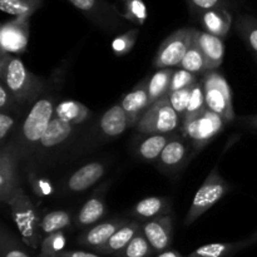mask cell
<instances>
[{
    "mask_svg": "<svg viewBox=\"0 0 257 257\" xmlns=\"http://www.w3.org/2000/svg\"><path fill=\"white\" fill-rule=\"evenodd\" d=\"M0 83L5 85L19 104L37 99L43 90L40 78L33 74L19 58L9 53H2Z\"/></svg>",
    "mask_w": 257,
    "mask_h": 257,
    "instance_id": "1",
    "label": "cell"
},
{
    "mask_svg": "<svg viewBox=\"0 0 257 257\" xmlns=\"http://www.w3.org/2000/svg\"><path fill=\"white\" fill-rule=\"evenodd\" d=\"M54 113L55 105L52 97L40 98L34 103L19 128L20 138L17 145H14L19 156L22 153H29L35 146L39 145L48 125L54 118Z\"/></svg>",
    "mask_w": 257,
    "mask_h": 257,
    "instance_id": "2",
    "label": "cell"
},
{
    "mask_svg": "<svg viewBox=\"0 0 257 257\" xmlns=\"http://www.w3.org/2000/svg\"><path fill=\"white\" fill-rule=\"evenodd\" d=\"M8 206L10 207L13 220L22 236V241L27 246L37 250L44 238L40 230L42 218L39 211L37 210L32 200L25 195L23 188L13 196Z\"/></svg>",
    "mask_w": 257,
    "mask_h": 257,
    "instance_id": "3",
    "label": "cell"
},
{
    "mask_svg": "<svg viewBox=\"0 0 257 257\" xmlns=\"http://www.w3.org/2000/svg\"><path fill=\"white\" fill-rule=\"evenodd\" d=\"M207 109L217 113L225 123L235 119L232 93L227 80L217 70H207L202 79Z\"/></svg>",
    "mask_w": 257,
    "mask_h": 257,
    "instance_id": "4",
    "label": "cell"
},
{
    "mask_svg": "<svg viewBox=\"0 0 257 257\" xmlns=\"http://www.w3.org/2000/svg\"><path fill=\"white\" fill-rule=\"evenodd\" d=\"M230 191L231 186L217 172V170L211 171L205 182L198 188L197 193H196L195 198L191 203V207L185 218V225H192L196 220H198V217L207 212L213 205H216L221 198L225 197Z\"/></svg>",
    "mask_w": 257,
    "mask_h": 257,
    "instance_id": "5",
    "label": "cell"
},
{
    "mask_svg": "<svg viewBox=\"0 0 257 257\" xmlns=\"http://www.w3.org/2000/svg\"><path fill=\"white\" fill-rule=\"evenodd\" d=\"M180 125V115L176 113L167 95L150 105L138 120L137 131L143 135H168Z\"/></svg>",
    "mask_w": 257,
    "mask_h": 257,
    "instance_id": "6",
    "label": "cell"
},
{
    "mask_svg": "<svg viewBox=\"0 0 257 257\" xmlns=\"http://www.w3.org/2000/svg\"><path fill=\"white\" fill-rule=\"evenodd\" d=\"M225 120L210 109L198 114L193 119L182 124L183 136L187 138L195 150H201L211 142L218 133L222 132Z\"/></svg>",
    "mask_w": 257,
    "mask_h": 257,
    "instance_id": "7",
    "label": "cell"
},
{
    "mask_svg": "<svg viewBox=\"0 0 257 257\" xmlns=\"http://www.w3.org/2000/svg\"><path fill=\"white\" fill-rule=\"evenodd\" d=\"M193 29L182 28L171 34L161 44L155 59V67L157 69L178 67L187 52L192 40Z\"/></svg>",
    "mask_w": 257,
    "mask_h": 257,
    "instance_id": "8",
    "label": "cell"
},
{
    "mask_svg": "<svg viewBox=\"0 0 257 257\" xmlns=\"http://www.w3.org/2000/svg\"><path fill=\"white\" fill-rule=\"evenodd\" d=\"M19 157L14 143L3 146L0 155V201L7 205L22 188L17 170Z\"/></svg>",
    "mask_w": 257,
    "mask_h": 257,
    "instance_id": "9",
    "label": "cell"
},
{
    "mask_svg": "<svg viewBox=\"0 0 257 257\" xmlns=\"http://www.w3.org/2000/svg\"><path fill=\"white\" fill-rule=\"evenodd\" d=\"M29 38V24L28 18H17L14 22L3 25L0 32L2 53L20 54L24 53Z\"/></svg>",
    "mask_w": 257,
    "mask_h": 257,
    "instance_id": "10",
    "label": "cell"
},
{
    "mask_svg": "<svg viewBox=\"0 0 257 257\" xmlns=\"http://www.w3.org/2000/svg\"><path fill=\"white\" fill-rule=\"evenodd\" d=\"M142 231L155 252H165L172 242V218L167 215L147 221L142 225Z\"/></svg>",
    "mask_w": 257,
    "mask_h": 257,
    "instance_id": "11",
    "label": "cell"
},
{
    "mask_svg": "<svg viewBox=\"0 0 257 257\" xmlns=\"http://www.w3.org/2000/svg\"><path fill=\"white\" fill-rule=\"evenodd\" d=\"M196 42L200 45L206 59V70H216L221 67L225 57V44L222 39L207 32L193 30Z\"/></svg>",
    "mask_w": 257,
    "mask_h": 257,
    "instance_id": "12",
    "label": "cell"
},
{
    "mask_svg": "<svg viewBox=\"0 0 257 257\" xmlns=\"http://www.w3.org/2000/svg\"><path fill=\"white\" fill-rule=\"evenodd\" d=\"M127 221L118 220V221H108V222H102L97 226H93L89 230L85 231L79 238L78 243L82 246L89 247L97 252L100 247L105 245L109 241V238L119 230L122 226H124Z\"/></svg>",
    "mask_w": 257,
    "mask_h": 257,
    "instance_id": "13",
    "label": "cell"
},
{
    "mask_svg": "<svg viewBox=\"0 0 257 257\" xmlns=\"http://www.w3.org/2000/svg\"><path fill=\"white\" fill-rule=\"evenodd\" d=\"M120 105L127 113L130 125H137L143 113L150 108V95H148L147 83L137 85L132 92L123 97Z\"/></svg>",
    "mask_w": 257,
    "mask_h": 257,
    "instance_id": "14",
    "label": "cell"
},
{
    "mask_svg": "<svg viewBox=\"0 0 257 257\" xmlns=\"http://www.w3.org/2000/svg\"><path fill=\"white\" fill-rule=\"evenodd\" d=\"M104 166L99 162H90L75 171L68 180V188L73 192H82L92 187L104 175Z\"/></svg>",
    "mask_w": 257,
    "mask_h": 257,
    "instance_id": "15",
    "label": "cell"
},
{
    "mask_svg": "<svg viewBox=\"0 0 257 257\" xmlns=\"http://www.w3.org/2000/svg\"><path fill=\"white\" fill-rule=\"evenodd\" d=\"M172 203L166 197H147L133 207L132 213L138 221H151L167 216L171 212Z\"/></svg>",
    "mask_w": 257,
    "mask_h": 257,
    "instance_id": "16",
    "label": "cell"
},
{
    "mask_svg": "<svg viewBox=\"0 0 257 257\" xmlns=\"http://www.w3.org/2000/svg\"><path fill=\"white\" fill-rule=\"evenodd\" d=\"M141 228H142L141 221L135 220L131 221V222H127L124 226H122V227L109 238V241H108L103 247H100L97 252L100 253V255L117 256L118 253H120L125 247H127L128 243L132 241V238L135 237L136 233H137Z\"/></svg>",
    "mask_w": 257,
    "mask_h": 257,
    "instance_id": "17",
    "label": "cell"
},
{
    "mask_svg": "<svg viewBox=\"0 0 257 257\" xmlns=\"http://www.w3.org/2000/svg\"><path fill=\"white\" fill-rule=\"evenodd\" d=\"M100 130L108 137H118L125 132L130 125L127 113L120 104L113 105L100 118Z\"/></svg>",
    "mask_w": 257,
    "mask_h": 257,
    "instance_id": "18",
    "label": "cell"
},
{
    "mask_svg": "<svg viewBox=\"0 0 257 257\" xmlns=\"http://www.w3.org/2000/svg\"><path fill=\"white\" fill-rule=\"evenodd\" d=\"M105 213V203L104 197L100 195V192L93 195L87 202L83 205L80 211L78 212L75 223L78 227L84 228L88 226H92L97 223Z\"/></svg>",
    "mask_w": 257,
    "mask_h": 257,
    "instance_id": "19",
    "label": "cell"
},
{
    "mask_svg": "<svg viewBox=\"0 0 257 257\" xmlns=\"http://www.w3.org/2000/svg\"><path fill=\"white\" fill-rule=\"evenodd\" d=\"M74 131V125L64 122L60 118L55 117L52 119V122L48 125L47 131L43 135L39 145L42 148H53L57 146L62 145L69 138Z\"/></svg>",
    "mask_w": 257,
    "mask_h": 257,
    "instance_id": "20",
    "label": "cell"
},
{
    "mask_svg": "<svg viewBox=\"0 0 257 257\" xmlns=\"http://www.w3.org/2000/svg\"><path fill=\"white\" fill-rule=\"evenodd\" d=\"M89 114V109L83 103L77 102V100L65 99L55 105V117L60 118L62 120L72 125H77L85 122Z\"/></svg>",
    "mask_w": 257,
    "mask_h": 257,
    "instance_id": "21",
    "label": "cell"
},
{
    "mask_svg": "<svg viewBox=\"0 0 257 257\" xmlns=\"http://www.w3.org/2000/svg\"><path fill=\"white\" fill-rule=\"evenodd\" d=\"M187 158V147L185 142L177 138H172L158 158L160 165L166 170H178Z\"/></svg>",
    "mask_w": 257,
    "mask_h": 257,
    "instance_id": "22",
    "label": "cell"
},
{
    "mask_svg": "<svg viewBox=\"0 0 257 257\" xmlns=\"http://www.w3.org/2000/svg\"><path fill=\"white\" fill-rule=\"evenodd\" d=\"M175 69L166 68V69H158L155 74L151 77L150 82L147 83L148 95H150L151 105L165 98L170 93L171 80Z\"/></svg>",
    "mask_w": 257,
    "mask_h": 257,
    "instance_id": "23",
    "label": "cell"
},
{
    "mask_svg": "<svg viewBox=\"0 0 257 257\" xmlns=\"http://www.w3.org/2000/svg\"><path fill=\"white\" fill-rule=\"evenodd\" d=\"M202 20L206 32L218 38L226 37L231 28V17L225 10H208Z\"/></svg>",
    "mask_w": 257,
    "mask_h": 257,
    "instance_id": "24",
    "label": "cell"
},
{
    "mask_svg": "<svg viewBox=\"0 0 257 257\" xmlns=\"http://www.w3.org/2000/svg\"><path fill=\"white\" fill-rule=\"evenodd\" d=\"M245 247H247L245 240L228 243H208L191 252L188 257H228Z\"/></svg>",
    "mask_w": 257,
    "mask_h": 257,
    "instance_id": "25",
    "label": "cell"
},
{
    "mask_svg": "<svg viewBox=\"0 0 257 257\" xmlns=\"http://www.w3.org/2000/svg\"><path fill=\"white\" fill-rule=\"evenodd\" d=\"M172 140V137L168 135H152L146 138L140 146H138V155L143 161L147 162H153L158 160L162 155L163 150L168 142Z\"/></svg>",
    "mask_w": 257,
    "mask_h": 257,
    "instance_id": "26",
    "label": "cell"
},
{
    "mask_svg": "<svg viewBox=\"0 0 257 257\" xmlns=\"http://www.w3.org/2000/svg\"><path fill=\"white\" fill-rule=\"evenodd\" d=\"M177 68L188 70V72L193 73V74L196 75L200 74V73L202 72H207V70H206L205 55H203L198 43L196 42L195 35L193 34H192V40H191L190 47H188L182 62H181V64L178 65Z\"/></svg>",
    "mask_w": 257,
    "mask_h": 257,
    "instance_id": "27",
    "label": "cell"
},
{
    "mask_svg": "<svg viewBox=\"0 0 257 257\" xmlns=\"http://www.w3.org/2000/svg\"><path fill=\"white\" fill-rule=\"evenodd\" d=\"M70 223H72V217L67 211L48 212L44 217H42V223H40L43 237L65 230L69 227Z\"/></svg>",
    "mask_w": 257,
    "mask_h": 257,
    "instance_id": "28",
    "label": "cell"
},
{
    "mask_svg": "<svg viewBox=\"0 0 257 257\" xmlns=\"http://www.w3.org/2000/svg\"><path fill=\"white\" fill-rule=\"evenodd\" d=\"M206 109H207V105H206L205 90H203V84L202 80H201V82H197L192 87V92H191L190 99H188L187 109H186L185 115L182 118V124L197 117L198 114L203 113Z\"/></svg>",
    "mask_w": 257,
    "mask_h": 257,
    "instance_id": "29",
    "label": "cell"
},
{
    "mask_svg": "<svg viewBox=\"0 0 257 257\" xmlns=\"http://www.w3.org/2000/svg\"><path fill=\"white\" fill-rule=\"evenodd\" d=\"M40 3L42 0H0V9L18 18H29Z\"/></svg>",
    "mask_w": 257,
    "mask_h": 257,
    "instance_id": "30",
    "label": "cell"
},
{
    "mask_svg": "<svg viewBox=\"0 0 257 257\" xmlns=\"http://www.w3.org/2000/svg\"><path fill=\"white\" fill-rule=\"evenodd\" d=\"M153 253H155V250L150 245L142 228H141L132 238V241L128 243L127 247L114 257H151Z\"/></svg>",
    "mask_w": 257,
    "mask_h": 257,
    "instance_id": "31",
    "label": "cell"
},
{
    "mask_svg": "<svg viewBox=\"0 0 257 257\" xmlns=\"http://www.w3.org/2000/svg\"><path fill=\"white\" fill-rule=\"evenodd\" d=\"M65 245H67V237L63 231L45 236L40 245V253L38 257H58L65 251Z\"/></svg>",
    "mask_w": 257,
    "mask_h": 257,
    "instance_id": "32",
    "label": "cell"
},
{
    "mask_svg": "<svg viewBox=\"0 0 257 257\" xmlns=\"http://www.w3.org/2000/svg\"><path fill=\"white\" fill-rule=\"evenodd\" d=\"M0 256L2 257H30L29 253L20 246L17 238L8 232L5 227L0 233Z\"/></svg>",
    "mask_w": 257,
    "mask_h": 257,
    "instance_id": "33",
    "label": "cell"
},
{
    "mask_svg": "<svg viewBox=\"0 0 257 257\" xmlns=\"http://www.w3.org/2000/svg\"><path fill=\"white\" fill-rule=\"evenodd\" d=\"M197 82V75L188 72V70L177 68V69H175V72H173L172 80H171L170 93L190 88L192 87V85H195Z\"/></svg>",
    "mask_w": 257,
    "mask_h": 257,
    "instance_id": "34",
    "label": "cell"
},
{
    "mask_svg": "<svg viewBox=\"0 0 257 257\" xmlns=\"http://www.w3.org/2000/svg\"><path fill=\"white\" fill-rule=\"evenodd\" d=\"M192 87L186 88V89L176 90V92H171L167 94V98L168 100H170L171 105H172L173 109L176 110V113L180 115V118H183L186 109H187L188 99H190L191 92H192Z\"/></svg>",
    "mask_w": 257,
    "mask_h": 257,
    "instance_id": "35",
    "label": "cell"
},
{
    "mask_svg": "<svg viewBox=\"0 0 257 257\" xmlns=\"http://www.w3.org/2000/svg\"><path fill=\"white\" fill-rule=\"evenodd\" d=\"M138 32L137 30H131V32L125 33V34L117 37L112 43V49L115 55H124L132 50L133 45H135L136 39H137Z\"/></svg>",
    "mask_w": 257,
    "mask_h": 257,
    "instance_id": "36",
    "label": "cell"
},
{
    "mask_svg": "<svg viewBox=\"0 0 257 257\" xmlns=\"http://www.w3.org/2000/svg\"><path fill=\"white\" fill-rule=\"evenodd\" d=\"M29 185L38 197H48L54 193L52 181L37 175H29Z\"/></svg>",
    "mask_w": 257,
    "mask_h": 257,
    "instance_id": "37",
    "label": "cell"
},
{
    "mask_svg": "<svg viewBox=\"0 0 257 257\" xmlns=\"http://www.w3.org/2000/svg\"><path fill=\"white\" fill-rule=\"evenodd\" d=\"M123 15L138 24H143L147 18V10L142 0H127V12Z\"/></svg>",
    "mask_w": 257,
    "mask_h": 257,
    "instance_id": "38",
    "label": "cell"
},
{
    "mask_svg": "<svg viewBox=\"0 0 257 257\" xmlns=\"http://www.w3.org/2000/svg\"><path fill=\"white\" fill-rule=\"evenodd\" d=\"M17 104H19V103L14 99V97L10 94L5 85L0 83V109H2V112H10V110L14 109Z\"/></svg>",
    "mask_w": 257,
    "mask_h": 257,
    "instance_id": "39",
    "label": "cell"
},
{
    "mask_svg": "<svg viewBox=\"0 0 257 257\" xmlns=\"http://www.w3.org/2000/svg\"><path fill=\"white\" fill-rule=\"evenodd\" d=\"M14 122L15 119L10 115V113H0V141H2L3 146H4L5 140H7L8 135H9L13 125H14Z\"/></svg>",
    "mask_w": 257,
    "mask_h": 257,
    "instance_id": "40",
    "label": "cell"
},
{
    "mask_svg": "<svg viewBox=\"0 0 257 257\" xmlns=\"http://www.w3.org/2000/svg\"><path fill=\"white\" fill-rule=\"evenodd\" d=\"M243 35L251 49L257 53V25L253 23H247V25L243 27Z\"/></svg>",
    "mask_w": 257,
    "mask_h": 257,
    "instance_id": "41",
    "label": "cell"
},
{
    "mask_svg": "<svg viewBox=\"0 0 257 257\" xmlns=\"http://www.w3.org/2000/svg\"><path fill=\"white\" fill-rule=\"evenodd\" d=\"M58 257H102V256L97 255V253L85 252V251H80V250H69V251H64V252H62Z\"/></svg>",
    "mask_w": 257,
    "mask_h": 257,
    "instance_id": "42",
    "label": "cell"
},
{
    "mask_svg": "<svg viewBox=\"0 0 257 257\" xmlns=\"http://www.w3.org/2000/svg\"><path fill=\"white\" fill-rule=\"evenodd\" d=\"M74 7H77L78 9L84 10V12H88V10L93 9L95 4V0H69Z\"/></svg>",
    "mask_w": 257,
    "mask_h": 257,
    "instance_id": "43",
    "label": "cell"
},
{
    "mask_svg": "<svg viewBox=\"0 0 257 257\" xmlns=\"http://www.w3.org/2000/svg\"><path fill=\"white\" fill-rule=\"evenodd\" d=\"M192 2L196 7L201 8V9H212L217 4L218 0H192Z\"/></svg>",
    "mask_w": 257,
    "mask_h": 257,
    "instance_id": "44",
    "label": "cell"
},
{
    "mask_svg": "<svg viewBox=\"0 0 257 257\" xmlns=\"http://www.w3.org/2000/svg\"><path fill=\"white\" fill-rule=\"evenodd\" d=\"M158 257H183V256L175 250H167V251H165V252L160 253Z\"/></svg>",
    "mask_w": 257,
    "mask_h": 257,
    "instance_id": "45",
    "label": "cell"
},
{
    "mask_svg": "<svg viewBox=\"0 0 257 257\" xmlns=\"http://www.w3.org/2000/svg\"><path fill=\"white\" fill-rule=\"evenodd\" d=\"M246 243H247V246H250V245H253V243L255 242H257V231L255 233H253V235H251L250 237L248 238H246Z\"/></svg>",
    "mask_w": 257,
    "mask_h": 257,
    "instance_id": "46",
    "label": "cell"
},
{
    "mask_svg": "<svg viewBox=\"0 0 257 257\" xmlns=\"http://www.w3.org/2000/svg\"><path fill=\"white\" fill-rule=\"evenodd\" d=\"M248 122H250V124H252V127H255L257 130V115H253V117L248 118Z\"/></svg>",
    "mask_w": 257,
    "mask_h": 257,
    "instance_id": "47",
    "label": "cell"
}]
</instances>
